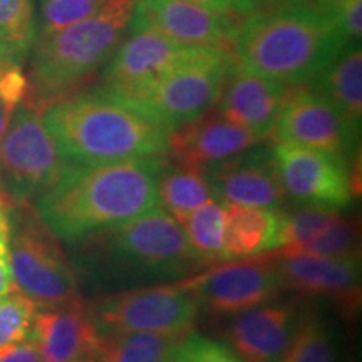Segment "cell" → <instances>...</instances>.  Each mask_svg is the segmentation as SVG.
I'll use <instances>...</instances> for the list:
<instances>
[{
    "mask_svg": "<svg viewBox=\"0 0 362 362\" xmlns=\"http://www.w3.org/2000/svg\"><path fill=\"white\" fill-rule=\"evenodd\" d=\"M0 362H42V359H40L37 344L30 336L25 341L0 349Z\"/></svg>",
    "mask_w": 362,
    "mask_h": 362,
    "instance_id": "e575fe53",
    "label": "cell"
},
{
    "mask_svg": "<svg viewBox=\"0 0 362 362\" xmlns=\"http://www.w3.org/2000/svg\"><path fill=\"white\" fill-rule=\"evenodd\" d=\"M272 156L287 198L332 210L351 205L354 185L346 156L282 141L272 146Z\"/></svg>",
    "mask_w": 362,
    "mask_h": 362,
    "instance_id": "30bf717a",
    "label": "cell"
},
{
    "mask_svg": "<svg viewBox=\"0 0 362 362\" xmlns=\"http://www.w3.org/2000/svg\"><path fill=\"white\" fill-rule=\"evenodd\" d=\"M260 143L255 134L211 107L198 119L171 131L166 161L203 171Z\"/></svg>",
    "mask_w": 362,
    "mask_h": 362,
    "instance_id": "ac0fdd59",
    "label": "cell"
},
{
    "mask_svg": "<svg viewBox=\"0 0 362 362\" xmlns=\"http://www.w3.org/2000/svg\"><path fill=\"white\" fill-rule=\"evenodd\" d=\"M309 88L329 99L351 123L361 126L362 116V54L361 42L347 44L320 72Z\"/></svg>",
    "mask_w": 362,
    "mask_h": 362,
    "instance_id": "7402d4cb",
    "label": "cell"
},
{
    "mask_svg": "<svg viewBox=\"0 0 362 362\" xmlns=\"http://www.w3.org/2000/svg\"><path fill=\"white\" fill-rule=\"evenodd\" d=\"M133 6L134 0H107L89 19L37 35L24 103L44 112L52 104L84 90L123 42Z\"/></svg>",
    "mask_w": 362,
    "mask_h": 362,
    "instance_id": "5b68a950",
    "label": "cell"
},
{
    "mask_svg": "<svg viewBox=\"0 0 362 362\" xmlns=\"http://www.w3.org/2000/svg\"><path fill=\"white\" fill-rule=\"evenodd\" d=\"M99 332L146 330L187 336L192 332L200 305L183 284L153 285L121 291L90 302Z\"/></svg>",
    "mask_w": 362,
    "mask_h": 362,
    "instance_id": "9c48e42d",
    "label": "cell"
},
{
    "mask_svg": "<svg viewBox=\"0 0 362 362\" xmlns=\"http://www.w3.org/2000/svg\"><path fill=\"white\" fill-rule=\"evenodd\" d=\"M106 4L107 0H40V21L35 30L37 35L57 33L89 19Z\"/></svg>",
    "mask_w": 362,
    "mask_h": 362,
    "instance_id": "4dcf8cb0",
    "label": "cell"
},
{
    "mask_svg": "<svg viewBox=\"0 0 362 362\" xmlns=\"http://www.w3.org/2000/svg\"><path fill=\"white\" fill-rule=\"evenodd\" d=\"M165 161L66 165L56 183L35 198V211L57 238L72 243L128 223L161 206L158 176Z\"/></svg>",
    "mask_w": 362,
    "mask_h": 362,
    "instance_id": "6da1fadb",
    "label": "cell"
},
{
    "mask_svg": "<svg viewBox=\"0 0 362 362\" xmlns=\"http://www.w3.org/2000/svg\"><path fill=\"white\" fill-rule=\"evenodd\" d=\"M242 17L208 11L188 0H134L128 33L151 30L175 42L232 49Z\"/></svg>",
    "mask_w": 362,
    "mask_h": 362,
    "instance_id": "4fadbf2b",
    "label": "cell"
},
{
    "mask_svg": "<svg viewBox=\"0 0 362 362\" xmlns=\"http://www.w3.org/2000/svg\"><path fill=\"white\" fill-rule=\"evenodd\" d=\"M285 2H288V0H232V12L245 19L252 13L269 11V8L279 7Z\"/></svg>",
    "mask_w": 362,
    "mask_h": 362,
    "instance_id": "8d00e7d4",
    "label": "cell"
},
{
    "mask_svg": "<svg viewBox=\"0 0 362 362\" xmlns=\"http://www.w3.org/2000/svg\"><path fill=\"white\" fill-rule=\"evenodd\" d=\"M8 206L0 205V235L11 233V216H8Z\"/></svg>",
    "mask_w": 362,
    "mask_h": 362,
    "instance_id": "f35d334b",
    "label": "cell"
},
{
    "mask_svg": "<svg viewBox=\"0 0 362 362\" xmlns=\"http://www.w3.org/2000/svg\"><path fill=\"white\" fill-rule=\"evenodd\" d=\"M29 81L19 64L0 61V139L6 134L13 112L25 101Z\"/></svg>",
    "mask_w": 362,
    "mask_h": 362,
    "instance_id": "1f68e13d",
    "label": "cell"
},
{
    "mask_svg": "<svg viewBox=\"0 0 362 362\" xmlns=\"http://www.w3.org/2000/svg\"><path fill=\"white\" fill-rule=\"evenodd\" d=\"M215 197L225 205L277 210L287 194L275 170L272 146H255L203 170Z\"/></svg>",
    "mask_w": 362,
    "mask_h": 362,
    "instance_id": "9a60e30c",
    "label": "cell"
},
{
    "mask_svg": "<svg viewBox=\"0 0 362 362\" xmlns=\"http://www.w3.org/2000/svg\"><path fill=\"white\" fill-rule=\"evenodd\" d=\"M302 312L297 300L265 302L232 315L225 327V339L243 362H280Z\"/></svg>",
    "mask_w": 362,
    "mask_h": 362,
    "instance_id": "e0dca14e",
    "label": "cell"
},
{
    "mask_svg": "<svg viewBox=\"0 0 362 362\" xmlns=\"http://www.w3.org/2000/svg\"><path fill=\"white\" fill-rule=\"evenodd\" d=\"M183 285L193 292L200 309L218 317L265 304L285 292L270 255L218 265L192 275Z\"/></svg>",
    "mask_w": 362,
    "mask_h": 362,
    "instance_id": "8fae6325",
    "label": "cell"
},
{
    "mask_svg": "<svg viewBox=\"0 0 362 362\" xmlns=\"http://www.w3.org/2000/svg\"><path fill=\"white\" fill-rule=\"evenodd\" d=\"M284 291L332 300L344 315L354 317L361 305V255L322 257L309 253L277 255Z\"/></svg>",
    "mask_w": 362,
    "mask_h": 362,
    "instance_id": "5bb4252c",
    "label": "cell"
},
{
    "mask_svg": "<svg viewBox=\"0 0 362 362\" xmlns=\"http://www.w3.org/2000/svg\"><path fill=\"white\" fill-rule=\"evenodd\" d=\"M277 255H293V253H309L322 257H351L361 255V228L356 218L337 215L324 225L309 240L296 247H282Z\"/></svg>",
    "mask_w": 362,
    "mask_h": 362,
    "instance_id": "4316f807",
    "label": "cell"
},
{
    "mask_svg": "<svg viewBox=\"0 0 362 362\" xmlns=\"http://www.w3.org/2000/svg\"><path fill=\"white\" fill-rule=\"evenodd\" d=\"M324 12L347 42H361L362 0H307Z\"/></svg>",
    "mask_w": 362,
    "mask_h": 362,
    "instance_id": "836d02e7",
    "label": "cell"
},
{
    "mask_svg": "<svg viewBox=\"0 0 362 362\" xmlns=\"http://www.w3.org/2000/svg\"><path fill=\"white\" fill-rule=\"evenodd\" d=\"M99 337L90 304L81 297L35 312L33 339L42 362H72L96 356Z\"/></svg>",
    "mask_w": 362,
    "mask_h": 362,
    "instance_id": "d6986e66",
    "label": "cell"
},
{
    "mask_svg": "<svg viewBox=\"0 0 362 362\" xmlns=\"http://www.w3.org/2000/svg\"><path fill=\"white\" fill-rule=\"evenodd\" d=\"M347 44L315 6L288 0L240 22L233 56L245 71L297 88L312 83Z\"/></svg>",
    "mask_w": 362,
    "mask_h": 362,
    "instance_id": "3957f363",
    "label": "cell"
},
{
    "mask_svg": "<svg viewBox=\"0 0 362 362\" xmlns=\"http://www.w3.org/2000/svg\"><path fill=\"white\" fill-rule=\"evenodd\" d=\"M225 259H245L279 248V210L226 205Z\"/></svg>",
    "mask_w": 362,
    "mask_h": 362,
    "instance_id": "44dd1931",
    "label": "cell"
},
{
    "mask_svg": "<svg viewBox=\"0 0 362 362\" xmlns=\"http://www.w3.org/2000/svg\"><path fill=\"white\" fill-rule=\"evenodd\" d=\"M35 35L34 0H0V61L21 66Z\"/></svg>",
    "mask_w": 362,
    "mask_h": 362,
    "instance_id": "484cf974",
    "label": "cell"
},
{
    "mask_svg": "<svg viewBox=\"0 0 362 362\" xmlns=\"http://www.w3.org/2000/svg\"><path fill=\"white\" fill-rule=\"evenodd\" d=\"M11 216V264L19 292L39 309L79 297L74 267L30 203L16 205Z\"/></svg>",
    "mask_w": 362,
    "mask_h": 362,
    "instance_id": "52a82bcc",
    "label": "cell"
},
{
    "mask_svg": "<svg viewBox=\"0 0 362 362\" xmlns=\"http://www.w3.org/2000/svg\"><path fill=\"white\" fill-rule=\"evenodd\" d=\"M198 45L175 42L165 35L141 30L119 44L103 72V89L131 99L165 74Z\"/></svg>",
    "mask_w": 362,
    "mask_h": 362,
    "instance_id": "2e32d148",
    "label": "cell"
},
{
    "mask_svg": "<svg viewBox=\"0 0 362 362\" xmlns=\"http://www.w3.org/2000/svg\"><path fill=\"white\" fill-rule=\"evenodd\" d=\"M359 133L361 126L351 123L329 99L309 86L288 88L274 129L282 143L346 158L359 149Z\"/></svg>",
    "mask_w": 362,
    "mask_h": 362,
    "instance_id": "7c38bea8",
    "label": "cell"
},
{
    "mask_svg": "<svg viewBox=\"0 0 362 362\" xmlns=\"http://www.w3.org/2000/svg\"><path fill=\"white\" fill-rule=\"evenodd\" d=\"M287 93L288 86L235 64L225 81L215 110L264 141L274 134Z\"/></svg>",
    "mask_w": 362,
    "mask_h": 362,
    "instance_id": "ffe728a7",
    "label": "cell"
},
{
    "mask_svg": "<svg viewBox=\"0 0 362 362\" xmlns=\"http://www.w3.org/2000/svg\"><path fill=\"white\" fill-rule=\"evenodd\" d=\"M280 362H346L339 329L319 312L304 310Z\"/></svg>",
    "mask_w": 362,
    "mask_h": 362,
    "instance_id": "cb8c5ba5",
    "label": "cell"
},
{
    "mask_svg": "<svg viewBox=\"0 0 362 362\" xmlns=\"http://www.w3.org/2000/svg\"><path fill=\"white\" fill-rule=\"evenodd\" d=\"M339 210L314 205H300L279 210V248L296 247L309 240L327 225Z\"/></svg>",
    "mask_w": 362,
    "mask_h": 362,
    "instance_id": "f1b7e54d",
    "label": "cell"
},
{
    "mask_svg": "<svg viewBox=\"0 0 362 362\" xmlns=\"http://www.w3.org/2000/svg\"><path fill=\"white\" fill-rule=\"evenodd\" d=\"M181 339L183 336L146 330L101 332L96 357L101 362H171Z\"/></svg>",
    "mask_w": 362,
    "mask_h": 362,
    "instance_id": "603a6c76",
    "label": "cell"
},
{
    "mask_svg": "<svg viewBox=\"0 0 362 362\" xmlns=\"http://www.w3.org/2000/svg\"><path fill=\"white\" fill-rule=\"evenodd\" d=\"M171 362H243L225 344L188 332L178 342Z\"/></svg>",
    "mask_w": 362,
    "mask_h": 362,
    "instance_id": "d6a6232c",
    "label": "cell"
},
{
    "mask_svg": "<svg viewBox=\"0 0 362 362\" xmlns=\"http://www.w3.org/2000/svg\"><path fill=\"white\" fill-rule=\"evenodd\" d=\"M72 362H101V361H99L96 356H86V357H81V359H76Z\"/></svg>",
    "mask_w": 362,
    "mask_h": 362,
    "instance_id": "ab89813d",
    "label": "cell"
},
{
    "mask_svg": "<svg viewBox=\"0 0 362 362\" xmlns=\"http://www.w3.org/2000/svg\"><path fill=\"white\" fill-rule=\"evenodd\" d=\"M8 240H11V233L0 235V297L16 291V280H13Z\"/></svg>",
    "mask_w": 362,
    "mask_h": 362,
    "instance_id": "d590c367",
    "label": "cell"
},
{
    "mask_svg": "<svg viewBox=\"0 0 362 362\" xmlns=\"http://www.w3.org/2000/svg\"><path fill=\"white\" fill-rule=\"evenodd\" d=\"M158 194L161 205L181 223L192 211L214 200L215 192L200 170L165 161L158 176Z\"/></svg>",
    "mask_w": 362,
    "mask_h": 362,
    "instance_id": "d4e9b609",
    "label": "cell"
},
{
    "mask_svg": "<svg viewBox=\"0 0 362 362\" xmlns=\"http://www.w3.org/2000/svg\"><path fill=\"white\" fill-rule=\"evenodd\" d=\"M37 309L39 307L22 292L12 291L0 297V349L33 336Z\"/></svg>",
    "mask_w": 362,
    "mask_h": 362,
    "instance_id": "f546056e",
    "label": "cell"
},
{
    "mask_svg": "<svg viewBox=\"0 0 362 362\" xmlns=\"http://www.w3.org/2000/svg\"><path fill=\"white\" fill-rule=\"evenodd\" d=\"M188 2L197 4V6L218 13L232 12V0H188Z\"/></svg>",
    "mask_w": 362,
    "mask_h": 362,
    "instance_id": "74e56055",
    "label": "cell"
},
{
    "mask_svg": "<svg viewBox=\"0 0 362 362\" xmlns=\"http://www.w3.org/2000/svg\"><path fill=\"white\" fill-rule=\"evenodd\" d=\"M225 203L214 198L205 205L192 211L181 221L185 233L194 248V252L208 264L225 259L223 235H225Z\"/></svg>",
    "mask_w": 362,
    "mask_h": 362,
    "instance_id": "83f0119b",
    "label": "cell"
},
{
    "mask_svg": "<svg viewBox=\"0 0 362 362\" xmlns=\"http://www.w3.org/2000/svg\"><path fill=\"white\" fill-rule=\"evenodd\" d=\"M78 243H84L88 270L98 287L176 280L208 265L163 206Z\"/></svg>",
    "mask_w": 362,
    "mask_h": 362,
    "instance_id": "277c9868",
    "label": "cell"
},
{
    "mask_svg": "<svg viewBox=\"0 0 362 362\" xmlns=\"http://www.w3.org/2000/svg\"><path fill=\"white\" fill-rule=\"evenodd\" d=\"M66 165L98 166L166 158L171 131L110 90H81L42 112Z\"/></svg>",
    "mask_w": 362,
    "mask_h": 362,
    "instance_id": "7a4b0ae2",
    "label": "cell"
},
{
    "mask_svg": "<svg viewBox=\"0 0 362 362\" xmlns=\"http://www.w3.org/2000/svg\"><path fill=\"white\" fill-rule=\"evenodd\" d=\"M235 64L232 49L198 45L188 57L126 101L175 131L215 106Z\"/></svg>",
    "mask_w": 362,
    "mask_h": 362,
    "instance_id": "8992f818",
    "label": "cell"
},
{
    "mask_svg": "<svg viewBox=\"0 0 362 362\" xmlns=\"http://www.w3.org/2000/svg\"><path fill=\"white\" fill-rule=\"evenodd\" d=\"M66 161L45 129L42 112L22 103L0 139V194L8 206L30 203L62 175Z\"/></svg>",
    "mask_w": 362,
    "mask_h": 362,
    "instance_id": "ba28073f",
    "label": "cell"
},
{
    "mask_svg": "<svg viewBox=\"0 0 362 362\" xmlns=\"http://www.w3.org/2000/svg\"><path fill=\"white\" fill-rule=\"evenodd\" d=\"M0 205H6V206H8V203H7L6 200H4L2 194H0ZM8 208H11V206H8Z\"/></svg>",
    "mask_w": 362,
    "mask_h": 362,
    "instance_id": "60d3db41",
    "label": "cell"
}]
</instances>
